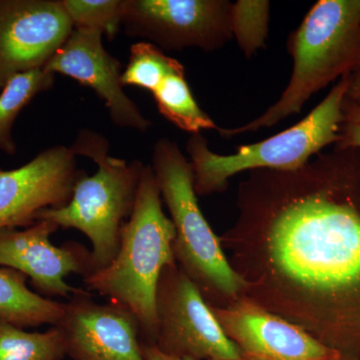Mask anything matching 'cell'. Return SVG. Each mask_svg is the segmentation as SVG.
Instances as JSON below:
<instances>
[{
	"label": "cell",
	"mask_w": 360,
	"mask_h": 360,
	"mask_svg": "<svg viewBox=\"0 0 360 360\" xmlns=\"http://www.w3.org/2000/svg\"><path fill=\"white\" fill-rule=\"evenodd\" d=\"M270 213L267 245L283 274L329 295L360 291V210L354 203L317 186Z\"/></svg>",
	"instance_id": "obj_1"
},
{
	"label": "cell",
	"mask_w": 360,
	"mask_h": 360,
	"mask_svg": "<svg viewBox=\"0 0 360 360\" xmlns=\"http://www.w3.org/2000/svg\"><path fill=\"white\" fill-rule=\"evenodd\" d=\"M151 165H144L134 212L122 226L112 262L84 277L87 290L129 310L151 340L158 333V290L163 270L174 266L175 229L163 212Z\"/></svg>",
	"instance_id": "obj_2"
},
{
	"label": "cell",
	"mask_w": 360,
	"mask_h": 360,
	"mask_svg": "<svg viewBox=\"0 0 360 360\" xmlns=\"http://www.w3.org/2000/svg\"><path fill=\"white\" fill-rule=\"evenodd\" d=\"M293 58L290 82L281 98L264 115L236 129L217 131L224 137L272 127L298 115L310 97L360 65V0H319L290 35Z\"/></svg>",
	"instance_id": "obj_3"
},
{
	"label": "cell",
	"mask_w": 360,
	"mask_h": 360,
	"mask_svg": "<svg viewBox=\"0 0 360 360\" xmlns=\"http://www.w3.org/2000/svg\"><path fill=\"white\" fill-rule=\"evenodd\" d=\"M75 155L94 160L97 172L80 177L68 205L45 210L37 220H49L63 229H73L91 243L94 272L112 262L120 245L125 222L134 212L144 165L108 155L110 143L103 134L82 130L71 146Z\"/></svg>",
	"instance_id": "obj_4"
},
{
	"label": "cell",
	"mask_w": 360,
	"mask_h": 360,
	"mask_svg": "<svg viewBox=\"0 0 360 360\" xmlns=\"http://www.w3.org/2000/svg\"><path fill=\"white\" fill-rule=\"evenodd\" d=\"M347 89V75L300 122L264 141L240 146L234 155H217L210 150L202 134L191 135L186 151L191 158L196 194L222 191L231 176L245 170L298 169L322 148L338 143Z\"/></svg>",
	"instance_id": "obj_5"
},
{
	"label": "cell",
	"mask_w": 360,
	"mask_h": 360,
	"mask_svg": "<svg viewBox=\"0 0 360 360\" xmlns=\"http://www.w3.org/2000/svg\"><path fill=\"white\" fill-rule=\"evenodd\" d=\"M151 167L174 222V257L186 267V274L222 295H238L245 281L227 262L219 238L201 212L193 167L179 144L168 139H158L153 146Z\"/></svg>",
	"instance_id": "obj_6"
},
{
	"label": "cell",
	"mask_w": 360,
	"mask_h": 360,
	"mask_svg": "<svg viewBox=\"0 0 360 360\" xmlns=\"http://www.w3.org/2000/svg\"><path fill=\"white\" fill-rule=\"evenodd\" d=\"M156 345L167 354L195 360H241L200 288L175 265L163 270L158 290Z\"/></svg>",
	"instance_id": "obj_7"
},
{
	"label": "cell",
	"mask_w": 360,
	"mask_h": 360,
	"mask_svg": "<svg viewBox=\"0 0 360 360\" xmlns=\"http://www.w3.org/2000/svg\"><path fill=\"white\" fill-rule=\"evenodd\" d=\"M231 6L224 0H124L122 28L161 51H213L232 37Z\"/></svg>",
	"instance_id": "obj_8"
},
{
	"label": "cell",
	"mask_w": 360,
	"mask_h": 360,
	"mask_svg": "<svg viewBox=\"0 0 360 360\" xmlns=\"http://www.w3.org/2000/svg\"><path fill=\"white\" fill-rule=\"evenodd\" d=\"M73 30L61 0H0V89L44 70Z\"/></svg>",
	"instance_id": "obj_9"
},
{
	"label": "cell",
	"mask_w": 360,
	"mask_h": 360,
	"mask_svg": "<svg viewBox=\"0 0 360 360\" xmlns=\"http://www.w3.org/2000/svg\"><path fill=\"white\" fill-rule=\"evenodd\" d=\"M84 170L71 148L44 149L20 168H0V231L27 227L45 210L68 205Z\"/></svg>",
	"instance_id": "obj_10"
},
{
	"label": "cell",
	"mask_w": 360,
	"mask_h": 360,
	"mask_svg": "<svg viewBox=\"0 0 360 360\" xmlns=\"http://www.w3.org/2000/svg\"><path fill=\"white\" fill-rule=\"evenodd\" d=\"M59 227L37 220L22 229L0 231V266L20 272L44 297L72 298L85 290L66 283L70 274L89 276L94 272L91 252L78 243L52 245L51 236Z\"/></svg>",
	"instance_id": "obj_11"
},
{
	"label": "cell",
	"mask_w": 360,
	"mask_h": 360,
	"mask_svg": "<svg viewBox=\"0 0 360 360\" xmlns=\"http://www.w3.org/2000/svg\"><path fill=\"white\" fill-rule=\"evenodd\" d=\"M56 326L63 336L66 355L75 360H146L134 315L115 303L94 302L87 291L65 303Z\"/></svg>",
	"instance_id": "obj_12"
},
{
	"label": "cell",
	"mask_w": 360,
	"mask_h": 360,
	"mask_svg": "<svg viewBox=\"0 0 360 360\" xmlns=\"http://www.w3.org/2000/svg\"><path fill=\"white\" fill-rule=\"evenodd\" d=\"M103 35L97 30L75 28L44 70L94 89L116 127L148 131L151 122L123 91L122 65L104 49Z\"/></svg>",
	"instance_id": "obj_13"
},
{
	"label": "cell",
	"mask_w": 360,
	"mask_h": 360,
	"mask_svg": "<svg viewBox=\"0 0 360 360\" xmlns=\"http://www.w3.org/2000/svg\"><path fill=\"white\" fill-rule=\"evenodd\" d=\"M213 312L227 336L250 360L340 359L338 350L252 303L239 302Z\"/></svg>",
	"instance_id": "obj_14"
},
{
	"label": "cell",
	"mask_w": 360,
	"mask_h": 360,
	"mask_svg": "<svg viewBox=\"0 0 360 360\" xmlns=\"http://www.w3.org/2000/svg\"><path fill=\"white\" fill-rule=\"evenodd\" d=\"M26 281L20 272L0 266V321L22 328L56 326L65 314V303L34 292Z\"/></svg>",
	"instance_id": "obj_15"
},
{
	"label": "cell",
	"mask_w": 360,
	"mask_h": 360,
	"mask_svg": "<svg viewBox=\"0 0 360 360\" xmlns=\"http://www.w3.org/2000/svg\"><path fill=\"white\" fill-rule=\"evenodd\" d=\"M150 92L160 115L179 129L193 134L203 129H219L194 99L181 63L161 78Z\"/></svg>",
	"instance_id": "obj_16"
},
{
	"label": "cell",
	"mask_w": 360,
	"mask_h": 360,
	"mask_svg": "<svg viewBox=\"0 0 360 360\" xmlns=\"http://www.w3.org/2000/svg\"><path fill=\"white\" fill-rule=\"evenodd\" d=\"M56 75L44 70L21 73L11 78L0 94V151L7 155L16 153L13 129L18 115L35 96L53 86Z\"/></svg>",
	"instance_id": "obj_17"
},
{
	"label": "cell",
	"mask_w": 360,
	"mask_h": 360,
	"mask_svg": "<svg viewBox=\"0 0 360 360\" xmlns=\"http://www.w3.org/2000/svg\"><path fill=\"white\" fill-rule=\"evenodd\" d=\"M65 343L56 326L44 333H30L0 321V360H61Z\"/></svg>",
	"instance_id": "obj_18"
},
{
	"label": "cell",
	"mask_w": 360,
	"mask_h": 360,
	"mask_svg": "<svg viewBox=\"0 0 360 360\" xmlns=\"http://www.w3.org/2000/svg\"><path fill=\"white\" fill-rule=\"evenodd\" d=\"M269 9L266 0H238L232 4V37H236L248 58L264 47L269 34Z\"/></svg>",
	"instance_id": "obj_19"
},
{
	"label": "cell",
	"mask_w": 360,
	"mask_h": 360,
	"mask_svg": "<svg viewBox=\"0 0 360 360\" xmlns=\"http://www.w3.org/2000/svg\"><path fill=\"white\" fill-rule=\"evenodd\" d=\"M177 59L149 42H136L130 47L129 65L123 70L122 86L141 87L151 91L163 77L179 65Z\"/></svg>",
	"instance_id": "obj_20"
},
{
	"label": "cell",
	"mask_w": 360,
	"mask_h": 360,
	"mask_svg": "<svg viewBox=\"0 0 360 360\" xmlns=\"http://www.w3.org/2000/svg\"><path fill=\"white\" fill-rule=\"evenodd\" d=\"M75 28L101 32L115 39L122 27L124 0H61Z\"/></svg>",
	"instance_id": "obj_21"
},
{
	"label": "cell",
	"mask_w": 360,
	"mask_h": 360,
	"mask_svg": "<svg viewBox=\"0 0 360 360\" xmlns=\"http://www.w3.org/2000/svg\"><path fill=\"white\" fill-rule=\"evenodd\" d=\"M345 120L341 124L340 141L338 142L341 149H360V105L345 99Z\"/></svg>",
	"instance_id": "obj_22"
},
{
	"label": "cell",
	"mask_w": 360,
	"mask_h": 360,
	"mask_svg": "<svg viewBox=\"0 0 360 360\" xmlns=\"http://www.w3.org/2000/svg\"><path fill=\"white\" fill-rule=\"evenodd\" d=\"M142 350H143V356L146 360H195L189 359V357L167 354L151 343H148V345L142 343Z\"/></svg>",
	"instance_id": "obj_23"
},
{
	"label": "cell",
	"mask_w": 360,
	"mask_h": 360,
	"mask_svg": "<svg viewBox=\"0 0 360 360\" xmlns=\"http://www.w3.org/2000/svg\"><path fill=\"white\" fill-rule=\"evenodd\" d=\"M347 99L348 101L360 105V65L357 66L356 70L347 75Z\"/></svg>",
	"instance_id": "obj_24"
},
{
	"label": "cell",
	"mask_w": 360,
	"mask_h": 360,
	"mask_svg": "<svg viewBox=\"0 0 360 360\" xmlns=\"http://www.w3.org/2000/svg\"><path fill=\"white\" fill-rule=\"evenodd\" d=\"M241 360H250V359H241Z\"/></svg>",
	"instance_id": "obj_25"
}]
</instances>
